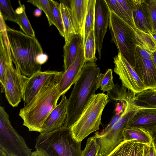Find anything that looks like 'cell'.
Here are the masks:
<instances>
[{
	"label": "cell",
	"mask_w": 156,
	"mask_h": 156,
	"mask_svg": "<svg viewBox=\"0 0 156 156\" xmlns=\"http://www.w3.org/2000/svg\"><path fill=\"white\" fill-rule=\"evenodd\" d=\"M154 0V2L156 4V0Z\"/></svg>",
	"instance_id": "ee69618b"
},
{
	"label": "cell",
	"mask_w": 156,
	"mask_h": 156,
	"mask_svg": "<svg viewBox=\"0 0 156 156\" xmlns=\"http://www.w3.org/2000/svg\"><path fill=\"white\" fill-rule=\"evenodd\" d=\"M48 58V56L46 54L43 53L38 57L37 60L39 64L42 65L46 62Z\"/></svg>",
	"instance_id": "e575fe53"
},
{
	"label": "cell",
	"mask_w": 156,
	"mask_h": 156,
	"mask_svg": "<svg viewBox=\"0 0 156 156\" xmlns=\"http://www.w3.org/2000/svg\"><path fill=\"white\" fill-rule=\"evenodd\" d=\"M100 149V146L94 136L87 139L85 147L81 151V156H97Z\"/></svg>",
	"instance_id": "1f68e13d"
},
{
	"label": "cell",
	"mask_w": 156,
	"mask_h": 156,
	"mask_svg": "<svg viewBox=\"0 0 156 156\" xmlns=\"http://www.w3.org/2000/svg\"><path fill=\"white\" fill-rule=\"evenodd\" d=\"M59 81H51L46 83L28 105L20 109L19 116L23 121V125L29 131L40 133L44 122L57 105L61 96L58 89Z\"/></svg>",
	"instance_id": "3957f363"
},
{
	"label": "cell",
	"mask_w": 156,
	"mask_h": 156,
	"mask_svg": "<svg viewBox=\"0 0 156 156\" xmlns=\"http://www.w3.org/2000/svg\"><path fill=\"white\" fill-rule=\"evenodd\" d=\"M149 144L136 140H123L106 156H149Z\"/></svg>",
	"instance_id": "e0dca14e"
},
{
	"label": "cell",
	"mask_w": 156,
	"mask_h": 156,
	"mask_svg": "<svg viewBox=\"0 0 156 156\" xmlns=\"http://www.w3.org/2000/svg\"><path fill=\"white\" fill-rule=\"evenodd\" d=\"M134 31L138 45L152 52L156 51V42L151 34L144 32L136 28Z\"/></svg>",
	"instance_id": "f1b7e54d"
},
{
	"label": "cell",
	"mask_w": 156,
	"mask_h": 156,
	"mask_svg": "<svg viewBox=\"0 0 156 156\" xmlns=\"http://www.w3.org/2000/svg\"><path fill=\"white\" fill-rule=\"evenodd\" d=\"M153 90V91H154V92H156V88H154L153 89H151Z\"/></svg>",
	"instance_id": "7bdbcfd3"
},
{
	"label": "cell",
	"mask_w": 156,
	"mask_h": 156,
	"mask_svg": "<svg viewBox=\"0 0 156 156\" xmlns=\"http://www.w3.org/2000/svg\"><path fill=\"white\" fill-rule=\"evenodd\" d=\"M140 106L126 128H138L149 133L156 128V108Z\"/></svg>",
	"instance_id": "5bb4252c"
},
{
	"label": "cell",
	"mask_w": 156,
	"mask_h": 156,
	"mask_svg": "<svg viewBox=\"0 0 156 156\" xmlns=\"http://www.w3.org/2000/svg\"><path fill=\"white\" fill-rule=\"evenodd\" d=\"M27 2L37 7L44 12L50 27L53 25L56 27L51 0H28Z\"/></svg>",
	"instance_id": "4316f807"
},
{
	"label": "cell",
	"mask_w": 156,
	"mask_h": 156,
	"mask_svg": "<svg viewBox=\"0 0 156 156\" xmlns=\"http://www.w3.org/2000/svg\"><path fill=\"white\" fill-rule=\"evenodd\" d=\"M27 77L15 68L12 60L7 62L4 90L7 101L12 107L17 106L22 99L24 84Z\"/></svg>",
	"instance_id": "9c48e42d"
},
{
	"label": "cell",
	"mask_w": 156,
	"mask_h": 156,
	"mask_svg": "<svg viewBox=\"0 0 156 156\" xmlns=\"http://www.w3.org/2000/svg\"><path fill=\"white\" fill-rule=\"evenodd\" d=\"M151 34L154 38L156 42V33L152 32Z\"/></svg>",
	"instance_id": "b9f144b4"
},
{
	"label": "cell",
	"mask_w": 156,
	"mask_h": 156,
	"mask_svg": "<svg viewBox=\"0 0 156 156\" xmlns=\"http://www.w3.org/2000/svg\"><path fill=\"white\" fill-rule=\"evenodd\" d=\"M30 156H48L44 152L40 150H36L32 152Z\"/></svg>",
	"instance_id": "8d00e7d4"
},
{
	"label": "cell",
	"mask_w": 156,
	"mask_h": 156,
	"mask_svg": "<svg viewBox=\"0 0 156 156\" xmlns=\"http://www.w3.org/2000/svg\"><path fill=\"white\" fill-rule=\"evenodd\" d=\"M153 56V60L156 66V51H155L152 52Z\"/></svg>",
	"instance_id": "60d3db41"
},
{
	"label": "cell",
	"mask_w": 156,
	"mask_h": 156,
	"mask_svg": "<svg viewBox=\"0 0 156 156\" xmlns=\"http://www.w3.org/2000/svg\"><path fill=\"white\" fill-rule=\"evenodd\" d=\"M134 25L138 30L151 34L152 29L146 9L145 0H131Z\"/></svg>",
	"instance_id": "ac0fdd59"
},
{
	"label": "cell",
	"mask_w": 156,
	"mask_h": 156,
	"mask_svg": "<svg viewBox=\"0 0 156 156\" xmlns=\"http://www.w3.org/2000/svg\"><path fill=\"white\" fill-rule=\"evenodd\" d=\"M0 148L10 156H30L32 152L23 138L13 128L9 116L0 106Z\"/></svg>",
	"instance_id": "ba28073f"
},
{
	"label": "cell",
	"mask_w": 156,
	"mask_h": 156,
	"mask_svg": "<svg viewBox=\"0 0 156 156\" xmlns=\"http://www.w3.org/2000/svg\"><path fill=\"white\" fill-rule=\"evenodd\" d=\"M113 59L114 71L124 86L134 94L147 90L134 69L119 52Z\"/></svg>",
	"instance_id": "30bf717a"
},
{
	"label": "cell",
	"mask_w": 156,
	"mask_h": 156,
	"mask_svg": "<svg viewBox=\"0 0 156 156\" xmlns=\"http://www.w3.org/2000/svg\"><path fill=\"white\" fill-rule=\"evenodd\" d=\"M52 6L54 17L57 29L60 35L64 38V31L61 15L60 3L58 2L51 0Z\"/></svg>",
	"instance_id": "d6a6232c"
},
{
	"label": "cell",
	"mask_w": 156,
	"mask_h": 156,
	"mask_svg": "<svg viewBox=\"0 0 156 156\" xmlns=\"http://www.w3.org/2000/svg\"><path fill=\"white\" fill-rule=\"evenodd\" d=\"M6 36L16 69L28 77L41 71L37 61L43 53L40 43L35 37L12 29L6 25Z\"/></svg>",
	"instance_id": "6da1fadb"
},
{
	"label": "cell",
	"mask_w": 156,
	"mask_h": 156,
	"mask_svg": "<svg viewBox=\"0 0 156 156\" xmlns=\"http://www.w3.org/2000/svg\"><path fill=\"white\" fill-rule=\"evenodd\" d=\"M110 14L109 27L112 40L119 52L133 68L136 47L138 45L134 30L110 10Z\"/></svg>",
	"instance_id": "52a82bcc"
},
{
	"label": "cell",
	"mask_w": 156,
	"mask_h": 156,
	"mask_svg": "<svg viewBox=\"0 0 156 156\" xmlns=\"http://www.w3.org/2000/svg\"><path fill=\"white\" fill-rule=\"evenodd\" d=\"M123 140H136L149 144L152 141L149 132L137 128H125L123 131Z\"/></svg>",
	"instance_id": "7402d4cb"
},
{
	"label": "cell",
	"mask_w": 156,
	"mask_h": 156,
	"mask_svg": "<svg viewBox=\"0 0 156 156\" xmlns=\"http://www.w3.org/2000/svg\"><path fill=\"white\" fill-rule=\"evenodd\" d=\"M115 86L112 69H109L105 73L100 74L97 86V89L99 88L104 92H108Z\"/></svg>",
	"instance_id": "f546056e"
},
{
	"label": "cell",
	"mask_w": 156,
	"mask_h": 156,
	"mask_svg": "<svg viewBox=\"0 0 156 156\" xmlns=\"http://www.w3.org/2000/svg\"><path fill=\"white\" fill-rule=\"evenodd\" d=\"M134 94L129 98L127 106L121 117L112 127L95 133L94 136L100 146V156H106L123 140V130L140 107L134 101Z\"/></svg>",
	"instance_id": "8992f818"
},
{
	"label": "cell",
	"mask_w": 156,
	"mask_h": 156,
	"mask_svg": "<svg viewBox=\"0 0 156 156\" xmlns=\"http://www.w3.org/2000/svg\"><path fill=\"white\" fill-rule=\"evenodd\" d=\"M65 35V44H68L71 39L78 34L73 22L70 8L63 2L59 3Z\"/></svg>",
	"instance_id": "ffe728a7"
},
{
	"label": "cell",
	"mask_w": 156,
	"mask_h": 156,
	"mask_svg": "<svg viewBox=\"0 0 156 156\" xmlns=\"http://www.w3.org/2000/svg\"><path fill=\"white\" fill-rule=\"evenodd\" d=\"M149 156H156V148L152 141L149 144Z\"/></svg>",
	"instance_id": "d590c367"
},
{
	"label": "cell",
	"mask_w": 156,
	"mask_h": 156,
	"mask_svg": "<svg viewBox=\"0 0 156 156\" xmlns=\"http://www.w3.org/2000/svg\"><path fill=\"white\" fill-rule=\"evenodd\" d=\"M100 71L96 63L85 62L68 99L64 126L70 128L76 122L95 94Z\"/></svg>",
	"instance_id": "7a4b0ae2"
},
{
	"label": "cell",
	"mask_w": 156,
	"mask_h": 156,
	"mask_svg": "<svg viewBox=\"0 0 156 156\" xmlns=\"http://www.w3.org/2000/svg\"><path fill=\"white\" fill-rule=\"evenodd\" d=\"M96 44L94 30L90 32L84 45V52L85 62L95 63L97 58L95 56Z\"/></svg>",
	"instance_id": "83f0119b"
},
{
	"label": "cell",
	"mask_w": 156,
	"mask_h": 156,
	"mask_svg": "<svg viewBox=\"0 0 156 156\" xmlns=\"http://www.w3.org/2000/svg\"><path fill=\"white\" fill-rule=\"evenodd\" d=\"M0 15L5 20H8L17 23V15L13 9L10 1L0 0Z\"/></svg>",
	"instance_id": "4dcf8cb0"
},
{
	"label": "cell",
	"mask_w": 156,
	"mask_h": 156,
	"mask_svg": "<svg viewBox=\"0 0 156 156\" xmlns=\"http://www.w3.org/2000/svg\"><path fill=\"white\" fill-rule=\"evenodd\" d=\"M145 5L152 29V32L156 33V4L154 0H145Z\"/></svg>",
	"instance_id": "836d02e7"
},
{
	"label": "cell",
	"mask_w": 156,
	"mask_h": 156,
	"mask_svg": "<svg viewBox=\"0 0 156 156\" xmlns=\"http://www.w3.org/2000/svg\"><path fill=\"white\" fill-rule=\"evenodd\" d=\"M85 59L83 42L73 62L62 74L58 82V89L61 96L70 89L78 79L84 65Z\"/></svg>",
	"instance_id": "4fadbf2b"
},
{
	"label": "cell",
	"mask_w": 156,
	"mask_h": 156,
	"mask_svg": "<svg viewBox=\"0 0 156 156\" xmlns=\"http://www.w3.org/2000/svg\"><path fill=\"white\" fill-rule=\"evenodd\" d=\"M109 9L114 12L120 18L128 24L134 30L136 27L133 19L117 0H105Z\"/></svg>",
	"instance_id": "484cf974"
},
{
	"label": "cell",
	"mask_w": 156,
	"mask_h": 156,
	"mask_svg": "<svg viewBox=\"0 0 156 156\" xmlns=\"http://www.w3.org/2000/svg\"><path fill=\"white\" fill-rule=\"evenodd\" d=\"M97 156H99V154H98V155H97Z\"/></svg>",
	"instance_id": "f6af8a7d"
},
{
	"label": "cell",
	"mask_w": 156,
	"mask_h": 156,
	"mask_svg": "<svg viewBox=\"0 0 156 156\" xmlns=\"http://www.w3.org/2000/svg\"><path fill=\"white\" fill-rule=\"evenodd\" d=\"M149 133L151 136L152 141L156 148V128L150 132Z\"/></svg>",
	"instance_id": "74e56055"
},
{
	"label": "cell",
	"mask_w": 156,
	"mask_h": 156,
	"mask_svg": "<svg viewBox=\"0 0 156 156\" xmlns=\"http://www.w3.org/2000/svg\"><path fill=\"white\" fill-rule=\"evenodd\" d=\"M74 26L78 34L83 37L88 0L68 1Z\"/></svg>",
	"instance_id": "d6986e66"
},
{
	"label": "cell",
	"mask_w": 156,
	"mask_h": 156,
	"mask_svg": "<svg viewBox=\"0 0 156 156\" xmlns=\"http://www.w3.org/2000/svg\"><path fill=\"white\" fill-rule=\"evenodd\" d=\"M62 73V71H41L27 77L24 84L22 98L24 105L33 100L46 83L53 81H59Z\"/></svg>",
	"instance_id": "8fae6325"
},
{
	"label": "cell",
	"mask_w": 156,
	"mask_h": 156,
	"mask_svg": "<svg viewBox=\"0 0 156 156\" xmlns=\"http://www.w3.org/2000/svg\"><path fill=\"white\" fill-rule=\"evenodd\" d=\"M109 102L108 96L103 93L94 95L80 116L70 127L72 135L78 142L99 129L103 110Z\"/></svg>",
	"instance_id": "5b68a950"
},
{
	"label": "cell",
	"mask_w": 156,
	"mask_h": 156,
	"mask_svg": "<svg viewBox=\"0 0 156 156\" xmlns=\"http://www.w3.org/2000/svg\"><path fill=\"white\" fill-rule=\"evenodd\" d=\"M68 99L65 94L62 95L59 104L52 110L44 122L42 127L43 134L53 131L63 126L67 116Z\"/></svg>",
	"instance_id": "2e32d148"
},
{
	"label": "cell",
	"mask_w": 156,
	"mask_h": 156,
	"mask_svg": "<svg viewBox=\"0 0 156 156\" xmlns=\"http://www.w3.org/2000/svg\"><path fill=\"white\" fill-rule=\"evenodd\" d=\"M96 2V0H88L83 37L84 45L90 32L94 30Z\"/></svg>",
	"instance_id": "603a6c76"
},
{
	"label": "cell",
	"mask_w": 156,
	"mask_h": 156,
	"mask_svg": "<svg viewBox=\"0 0 156 156\" xmlns=\"http://www.w3.org/2000/svg\"><path fill=\"white\" fill-rule=\"evenodd\" d=\"M95 12L94 38L98 58L100 60L104 39L110 22V9L105 0H96Z\"/></svg>",
	"instance_id": "7c38bea8"
},
{
	"label": "cell",
	"mask_w": 156,
	"mask_h": 156,
	"mask_svg": "<svg viewBox=\"0 0 156 156\" xmlns=\"http://www.w3.org/2000/svg\"><path fill=\"white\" fill-rule=\"evenodd\" d=\"M0 156H10L7 154L4 150L0 148Z\"/></svg>",
	"instance_id": "ab89813d"
},
{
	"label": "cell",
	"mask_w": 156,
	"mask_h": 156,
	"mask_svg": "<svg viewBox=\"0 0 156 156\" xmlns=\"http://www.w3.org/2000/svg\"><path fill=\"white\" fill-rule=\"evenodd\" d=\"M42 14V10L39 9H37L34 11V15L37 17H39L41 16Z\"/></svg>",
	"instance_id": "f35d334b"
},
{
	"label": "cell",
	"mask_w": 156,
	"mask_h": 156,
	"mask_svg": "<svg viewBox=\"0 0 156 156\" xmlns=\"http://www.w3.org/2000/svg\"><path fill=\"white\" fill-rule=\"evenodd\" d=\"M83 42V38L81 35L77 34L71 39L68 44H64L63 46L64 71L73 62Z\"/></svg>",
	"instance_id": "44dd1931"
},
{
	"label": "cell",
	"mask_w": 156,
	"mask_h": 156,
	"mask_svg": "<svg viewBox=\"0 0 156 156\" xmlns=\"http://www.w3.org/2000/svg\"><path fill=\"white\" fill-rule=\"evenodd\" d=\"M36 141V150L48 156H81V142L74 138L70 128L63 126L52 132L40 133Z\"/></svg>",
	"instance_id": "277c9868"
},
{
	"label": "cell",
	"mask_w": 156,
	"mask_h": 156,
	"mask_svg": "<svg viewBox=\"0 0 156 156\" xmlns=\"http://www.w3.org/2000/svg\"><path fill=\"white\" fill-rule=\"evenodd\" d=\"M133 98L136 103L139 106L156 108V92L151 89L134 94Z\"/></svg>",
	"instance_id": "d4e9b609"
},
{
	"label": "cell",
	"mask_w": 156,
	"mask_h": 156,
	"mask_svg": "<svg viewBox=\"0 0 156 156\" xmlns=\"http://www.w3.org/2000/svg\"><path fill=\"white\" fill-rule=\"evenodd\" d=\"M133 68L147 90L156 88V66L153 59L135 55Z\"/></svg>",
	"instance_id": "9a60e30c"
},
{
	"label": "cell",
	"mask_w": 156,
	"mask_h": 156,
	"mask_svg": "<svg viewBox=\"0 0 156 156\" xmlns=\"http://www.w3.org/2000/svg\"><path fill=\"white\" fill-rule=\"evenodd\" d=\"M19 6L16 10L17 15V24L26 35L35 37V33L26 14L25 6L18 1Z\"/></svg>",
	"instance_id": "cb8c5ba5"
}]
</instances>
